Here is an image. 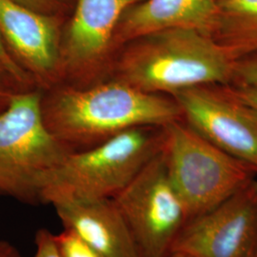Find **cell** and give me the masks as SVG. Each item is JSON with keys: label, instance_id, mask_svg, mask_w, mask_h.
<instances>
[{"label": "cell", "instance_id": "1", "mask_svg": "<svg viewBox=\"0 0 257 257\" xmlns=\"http://www.w3.org/2000/svg\"><path fill=\"white\" fill-rule=\"evenodd\" d=\"M42 95L47 128L70 152L94 147L128 128L183 119L172 96L110 78L90 86L60 84Z\"/></svg>", "mask_w": 257, "mask_h": 257}, {"label": "cell", "instance_id": "2", "mask_svg": "<svg viewBox=\"0 0 257 257\" xmlns=\"http://www.w3.org/2000/svg\"><path fill=\"white\" fill-rule=\"evenodd\" d=\"M234 60L210 36L173 28L137 37L120 47L111 78L144 92L172 96L206 84H231Z\"/></svg>", "mask_w": 257, "mask_h": 257}, {"label": "cell", "instance_id": "3", "mask_svg": "<svg viewBox=\"0 0 257 257\" xmlns=\"http://www.w3.org/2000/svg\"><path fill=\"white\" fill-rule=\"evenodd\" d=\"M163 140V127L143 126L69 153L40 178V202L66 196L113 198L161 152Z\"/></svg>", "mask_w": 257, "mask_h": 257}, {"label": "cell", "instance_id": "4", "mask_svg": "<svg viewBox=\"0 0 257 257\" xmlns=\"http://www.w3.org/2000/svg\"><path fill=\"white\" fill-rule=\"evenodd\" d=\"M167 175L189 219L211 211L256 178L255 171L213 145L183 119L163 126Z\"/></svg>", "mask_w": 257, "mask_h": 257}, {"label": "cell", "instance_id": "5", "mask_svg": "<svg viewBox=\"0 0 257 257\" xmlns=\"http://www.w3.org/2000/svg\"><path fill=\"white\" fill-rule=\"evenodd\" d=\"M41 101L40 89L27 90L0 114V194L32 205L40 178L71 153L47 128Z\"/></svg>", "mask_w": 257, "mask_h": 257}, {"label": "cell", "instance_id": "6", "mask_svg": "<svg viewBox=\"0 0 257 257\" xmlns=\"http://www.w3.org/2000/svg\"><path fill=\"white\" fill-rule=\"evenodd\" d=\"M142 257H164L189 216L171 183L162 150L113 198Z\"/></svg>", "mask_w": 257, "mask_h": 257}, {"label": "cell", "instance_id": "7", "mask_svg": "<svg viewBox=\"0 0 257 257\" xmlns=\"http://www.w3.org/2000/svg\"><path fill=\"white\" fill-rule=\"evenodd\" d=\"M141 1H74L61 40L64 84L83 87L105 80L114 57L113 37L120 19L127 10Z\"/></svg>", "mask_w": 257, "mask_h": 257}, {"label": "cell", "instance_id": "8", "mask_svg": "<svg viewBox=\"0 0 257 257\" xmlns=\"http://www.w3.org/2000/svg\"><path fill=\"white\" fill-rule=\"evenodd\" d=\"M183 120L198 134L257 174V110L230 84H206L175 92Z\"/></svg>", "mask_w": 257, "mask_h": 257}, {"label": "cell", "instance_id": "9", "mask_svg": "<svg viewBox=\"0 0 257 257\" xmlns=\"http://www.w3.org/2000/svg\"><path fill=\"white\" fill-rule=\"evenodd\" d=\"M257 249V178L186 222L171 251L190 257H251Z\"/></svg>", "mask_w": 257, "mask_h": 257}, {"label": "cell", "instance_id": "10", "mask_svg": "<svg viewBox=\"0 0 257 257\" xmlns=\"http://www.w3.org/2000/svg\"><path fill=\"white\" fill-rule=\"evenodd\" d=\"M66 18L47 15L15 0H0V38L12 59L49 91L62 84L61 40Z\"/></svg>", "mask_w": 257, "mask_h": 257}, {"label": "cell", "instance_id": "11", "mask_svg": "<svg viewBox=\"0 0 257 257\" xmlns=\"http://www.w3.org/2000/svg\"><path fill=\"white\" fill-rule=\"evenodd\" d=\"M51 204L65 229L106 257H142L112 198L58 197Z\"/></svg>", "mask_w": 257, "mask_h": 257}, {"label": "cell", "instance_id": "12", "mask_svg": "<svg viewBox=\"0 0 257 257\" xmlns=\"http://www.w3.org/2000/svg\"><path fill=\"white\" fill-rule=\"evenodd\" d=\"M216 12V0H143L120 19L113 37L114 55L130 40L166 29H193L211 36Z\"/></svg>", "mask_w": 257, "mask_h": 257}, {"label": "cell", "instance_id": "13", "mask_svg": "<svg viewBox=\"0 0 257 257\" xmlns=\"http://www.w3.org/2000/svg\"><path fill=\"white\" fill-rule=\"evenodd\" d=\"M210 37L234 61L257 53V0H216Z\"/></svg>", "mask_w": 257, "mask_h": 257}, {"label": "cell", "instance_id": "14", "mask_svg": "<svg viewBox=\"0 0 257 257\" xmlns=\"http://www.w3.org/2000/svg\"><path fill=\"white\" fill-rule=\"evenodd\" d=\"M34 88L37 87L19 77L0 57V114L16 95Z\"/></svg>", "mask_w": 257, "mask_h": 257}, {"label": "cell", "instance_id": "15", "mask_svg": "<svg viewBox=\"0 0 257 257\" xmlns=\"http://www.w3.org/2000/svg\"><path fill=\"white\" fill-rule=\"evenodd\" d=\"M55 246L61 257H106L80 238L73 230L54 233Z\"/></svg>", "mask_w": 257, "mask_h": 257}, {"label": "cell", "instance_id": "16", "mask_svg": "<svg viewBox=\"0 0 257 257\" xmlns=\"http://www.w3.org/2000/svg\"><path fill=\"white\" fill-rule=\"evenodd\" d=\"M230 85L257 90V53L236 59Z\"/></svg>", "mask_w": 257, "mask_h": 257}, {"label": "cell", "instance_id": "17", "mask_svg": "<svg viewBox=\"0 0 257 257\" xmlns=\"http://www.w3.org/2000/svg\"><path fill=\"white\" fill-rule=\"evenodd\" d=\"M30 9L47 15L66 18L69 11L73 9L75 0H15Z\"/></svg>", "mask_w": 257, "mask_h": 257}, {"label": "cell", "instance_id": "18", "mask_svg": "<svg viewBox=\"0 0 257 257\" xmlns=\"http://www.w3.org/2000/svg\"><path fill=\"white\" fill-rule=\"evenodd\" d=\"M36 252L33 257H61L55 246L54 233L47 229H40L36 233Z\"/></svg>", "mask_w": 257, "mask_h": 257}, {"label": "cell", "instance_id": "19", "mask_svg": "<svg viewBox=\"0 0 257 257\" xmlns=\"http://www.w3.org/2000/svg\"><path fill=\"white\" fill-rule=\"evenodd\" d=\"M0 57L5 61V63L8 65L10 68H11L16 74L19 75V77H21L22 79H24V80L27 81V82L32 83V84L36 85L35 82H34V80H33L22 69H20L19 66L16 64V62L12 59V57L10 56L8 52H7V50H6V48H5L3 42H2L1 38H0Z\"/></svg>", "mask_w": 257, "mask_h": 257}, {"label": "cell", "instance_id": "20", "mask_svg": "<svg viewBox=\"0 0 257 257\" xmlns=\"http://www.w3.org/2000/svg\"><path fill=\"white\" fill-rule=\"evenodd\" d=\"M234 92L243 101L248 103L251 107L257 110V90L247 88V87H240V86H233L231 85Z\"/></svg>", "mask_w": 257, "mask_h": 257}, {"label": "cell", "instance_id": "21", "mask_svg": "<svg viewBox=\"0 0 257 257\" xmlns=\"http://www.w3.org/2000/svg\"><path fill=\"white\" fill-rule=\"evenodd\" d=\"M0 257H22L19 249L11 243L0 240Z\"/></svg>", "mask_w": 257, "mask_h": 257}, {"label": "cell", "instance_id": "22", "mask_svg": "<svg viewBox=\"0 0 257 257\" xmlns=\"http://www.w3.org/2000/svg\"><path fill=\"white\" fill-rule=\"evenodd\" d=\"M164 257H190L181 252H176V251H171L170 253H168L166 256Z\"/></svg>", "mask_w": 257, "mask_h": 257}, {"label": "cell", "instance_id": "23", "mask_svg": "<svg viewBox=\"0 0 257 257\" xmlns=\"http://www.w3.org/2000/svg\"><path fill=\"white\" fill-rule=\"evenodd\" d=\"M251 257H257V249L255 250V252L253 253V255H252Z\"/></svg>", "mask_w": 257, "mask_h": 257}]
</instances>
